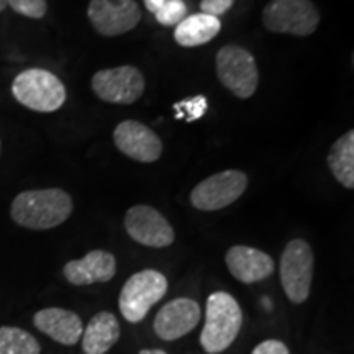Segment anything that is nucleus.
<instances>
[{
    "mask_svg": "<svg viewBox=\"0 0 354 354\" xmlns=\"http://www.w3.org/2000/svg\"><path fill=\"white\" fill-rule=\"evenodd\" d=\"M0 146H2V145H0Z\"/></svg>",
    "mask_w": 354,
    "mask_h": 354,
    "instance_id": "29",
    "label": "nucleus"
},
{
    "mask_svg": "<svg viewBox=\"0 0 354 354\" xmlns=\"http://www.w3.org/2000/svg\"><path fill=\"white\" fill-rule=\"evenodd\" d=\"M248 187V176L243 171L230 169L218 172L201 184H197L190 192V203L197 210L215 212L236 202Z\"/></svg>",
    "mask_w": 354,
    "mask_h": 354,
    "instance_id": "8",
    "label": "nucleus"
},
{
    "mask_svg": "<svg viewBox=\"0 0 354 354\" xmlns=\"http://www.w3.org/2000/svg\"><path fill=\"white\" fill-rule=\"evenodd\" d=\"M117 272V261L109 251L94 250L81 259L69 261L64 266L66 281L73 286H92L112 281Z\"/></svg>",
    "mask_w": 354,
    "mask_h": 354,
    "instance_id": "15",
    "label": "nucleus"
},
{
    "mask_svg": "<svg viewBox=\"0 0 354 354\" xmlns=\"http://www.w3.org/2000/svg\"><path fill=\"white\" fill-rule=\"evenodd\" d=\"M263 24L272 33L308 37L318 28L320 12L312 0H271L263 10Z\"/></svg>",
    "mask_w": 354,
    "mask_h": 354,
    "instance_id": "5",
    "label": "nucleus"
},
{
    "mask_svg": "<svg viewBox=\"0 0 354 354\" xmlns=\"http://www.w3.org/2000/svg\"><path fill=\"white\" fill-rule=\"evenodd\" d=\"M215 68L220 82L238 99H250L258 88V66L254 56L245 48L234 44L220 48Z\"/></svg>",
    "mask_w": 354,
    "mask_h": 354,
    "instance_id": "6",
    "label": "nucleus"
},
{
    "mask_svg": "<svg viewBox=\"0 0 354 354\" xmlns=\"http://www.w3.org/2000/svg\"><path fill=\"white\" fill-rule=\"evenodd\" d=\"M187 7H185L184 0H166L165 6L154 13L156 20L165 26H176L185 19Z\"/></svg>",
    "mask_w": 354,
    "mask_h": 354,
    "instance_id": "22",
    "label": "nucleus"
},
{
    "mask_svg": "<svg viewBox=\"0 0 354 354\" xmlns=\"http://www.w3.org/2000/svg\"><path fill=\"white\" fill-rule=\"evenodd\" d=\"M326 162L331 174L343 187L354 189V130L344 133L330 148Z\"/></svg>",
    "mask_w": 354,
    "mask_h": 354,
    "instance_id": "19",
    "label": "nucleus"
},
{
    "mask_svg": "<svg viewBox=\"0 0 354 354\" xmlns=\"http://www.w3.org/2000/svg\"><path fill=\"white\" fill-rule=\"evenodd\" d=\"M313 251L305 240H292L281 256V284L292 304H304L308 299L313 279Z\"/></svg>",
    "mask_w": 354,
    "mask_h": 354,
    "instance_id": "7",
    "label": "nucleus"
},
{
    "mask_svg": "<svg viewBox=\"0 0 354 354\" xmlns=\"http://www.w3.org/2000/svg\"><path fill=\"white\" fill-rule=\"evenodd\" d=\"M176 118L185 122H196L202 118L207 112V99L203 95L190 97V99L180 100L174 104Z\"/></svg>",
    "mask_w": 354,
    "mask_h": 354,
    "instance_id": "21",
    "label": "nucleus"
},
{
    "mask_svg": "<svg viewBox=\"0 0 354 354\" xmlns=\"http://www.w3.org/2000/svg\"><path fill=\"white\" fill-rule=\"evenodd\" d=\"M243 325L240 304L228 292H214L207 299L205 325L201 333V346L209 354L228 349L236 339Z\"/></svg>",
    "mask_w": 354,
    "mask_h": 354,
    "instance_id": "2",
    "label": "nucleus"
},
{
    "mask_svg": "<svg viewBox=\"0 0 354 354\" xmlns=\"http://www.w3.org/2000/svg\"><path fill=\"white\" fill-rule=\"evenodd\" d=\"M120 338V323L110 312H99L91 318L82 331L81 343L86 354H105Z\"/></svg>",
    "mask_w": 354,
    "mask_h": 354,
    "instance_id": "17",
    "label": "nucleus"
},
{
    "mask_svg": "<svg viewBox=\"0 0 354 354\" xmlns=\"http://www.w3.org/2000/svg\"><path fill=\"white\" fill-rule=\"evenodd\" d=\"M127 233L136 243L149 248H166L174 243V228L156 209L135 205L125 215Z\"/></svg>",
    "mask_w": 354,
    "mask_h": 354,
    "instance_id": "11",
    "label": "nucleus"
},
{
    "mask_svg": "<svg viewBox=\"0 0 354 354\" xmlns=\"http://www.w3.org/2000/svg\"><path fill=\"white\" fill-rule=\"evenodd\" d=\"M145 77L133 66L102 69L92 77V91L99 99L110 104L130 105L143 95Z\"/></svg>",
    "mask_w": 354,
    "mask_h": 354,
    "instance_id": "9",
    "label": "nucleus"
},
{
    "mask_svg": "<svg viewBox=\"0 0 354 354\" xmlns=\"http://www.w3.org/2000/svg\"><path fill=\"white\" fill-rule=\"evenodd\" d=\"M73 214V198L63 189L25 190L13 198L10 215L20 227L50 230L59 227Z\"/></svg>",
    "mask_w": 354,
    "mask_h": 354,
    "instance_id": "1",
    "label": "nucleus"
},
{
    "mask_svg": "<svg viewBox=\"0 0 354 354\" xmlns=\"http://www.w3.org/2000/svg\"><path fill=\"white\" fill-rule=\"evenodd\" d=\"M87 15L95 32L104 37L125 35L141 20L140 7L135 0H91Z\"/></svg>",
    "mask_w": 354,
    "mask_h": 354,
    "instance_id": "10",
    "label": "nucleus"
},
{
    "mask_svg": "<svg viewBox=\"0 0 354 354\" xmlns=\"http://www.w3.org/2000/svg\"><path fill=\"white\" fill-rule=\"evenodd\" d=\"M113 141L125 156L138 162H154L161 158L162 141L151 128L136 120L118 123Z\"/></svg>",
    "mask_w": 354,
    "mask_h": 354,
    "instance_id": "12",
    "label": "nucleus"
},
{
    "mask_svg": "<svg viewBox=\"0 0 354 354\" xmlns=\"http://www.w3.org/2000/svg\"><path fill=\"white\" fill-rule=\"evenodd\" d=\"M138 354H167V353L162 351V349H141Z\"/></svg>",
    "mask_w": 354,
    "mask_h": 354,
    "instance_id": "27",
    "label": "nucleus"
},
{
    "mask_svg": "<svg viewBox=\"0 0 354 354\" xmlns=\"http://www.w3.org/2000/svg\"><path fill=\"white\" fill-rule=\"evenodd\" d=\"M7 7L28 19H43L46 15V0H7Z\"/></svg>",
    "mask_w": 354,
    "mask_h": 354,
    "instance_id": "23",
    "label": "nucleus"
},
{
    "mask_svg": "<svg viewBox=\"0 0 354 354\" xmlns=\"http://www.w3.org/2000/svg\"><path fill=\"white\" fill-rule=\"evenodd\" d=\"M33 325L50 336L53 342L64 344V346H74L81 342L84 325L81 317L71 310L50 307L38 310L33 317Z\"/></svg>",
    "mask_w": 354,
    "mask_h": 354,
    "instance_id": "16",
    "label": "nucleus"
},
{
    "mask_svg": "<svg viewBox=\"0 0 354 354\" xmlns=\"http://www.w3.org/2000/svg\"><path fill=\"white\" fill-rule=\"evenodd\" d=\"M221 30V21L207 13H194L176 25L174 39L184 48H196L209 43Z\"/></svg>",
    "mask_w": 354,
    "mask_h": 354,
    "instance_id": "18",
    "label": "nucleus"
},
{
    "mask_svg": "<svg viewBox=\"0 0 354 354\" xmlns=\"http://www.w3.org/2000/svg\"><path fill=\"white\" fill-rule=\"evenodd\" d=\"M251 354H290V351L279 339H266V342L259 343Z\"/></svg>",
    "mask_w": 354,
    "mask_h": 354,
    "instance_id": "25",
    "label": "nucleus"
},
{
    "mask_svg": "<svg viewBox=\"0 0 354 354\" xmlns=\"http://www.w3.org/2000/svg\"><path fill=\"white\" fill-rule=\"evenodd\" d=\"M166 0H145V7L151 13H156L159 8L165 6Z\"/></svg>",
    "mask_w": 354,
    "mask_h": 354,
    "instance_id": "26",
    "label": "nucleus"
},
{
    "mask_svg": "<svg viewBox=\"0 0 354 354\" xmlns=\"http://www.w3.org/2000/svg\"><path fill=\"white\" fill-rule=\"evenodd\" d=\"M225 263L232 276L243 284H254L271 277L276 264L264 251L256 248L236 245L232 246L225 254Z\"/></svg>",
    "mask_w": 354,
    "mask_h": 354,
    "instance_id": "14",
    "label": "nucleus"
},
{
    "mask_svg": "<svg viewBox=\"0 0 354 354\" xmlns=\"http://www.w3.org/2000/svg\"><path fill=\"white\" fill-rule=\"evenodd\" d=\"M234 0H202L201 8L202 13H207V15L216 17L218 19L220 15L227 13L230 8L233 7Z\"/></svg>",
    "mask_w": 354,
    "mask_h": 354,
    "instance_id": "24",
    "label": "nucleus"
},
{
    "mask_svg": "<svg viewBox=\"0 0 354 354\" xmlns=\"http://www.w3.org/2000/svg\"><path fill=\"white\" fill-rule=\"evenodd\" d=\"M41 346L28 331L17 326H0V354H39Z\"/></svg>",
    "mask_w": 354,
    "mask_h": 354,
    "instance_id": "20",
    "label": "nucleus"
},
{
    "mask_svg": "<svg viewBox=\"0 0 354 354\" xmlns=\"http://www.w3.org/2000/svg\"><path fill=\"white\" fill-rule=\"evenodd\" d=\"M7 8V0H0V12H3Z\"/></svg>",
    "mask_w": 354,
    "mask_h": 354,
    "instance_id": "28",
    "label": "nucleus"
},
{
    "mask_svg": "<svg viewBox=\"0 0 354 354\" xmlns=\"http://www.w3.org/2000/svg\"><path fill=\"white\" fill-rule=\"evenodd\" d=\"M202 317L201 305L196 300L180 297L167 302L154 318V333L165 342H176L190 333Z\"/></svg>",
    "mask_w": 354,
    "mask_h": 354,
    "instance_id": "13",
    "label": "nucleus"
},
{
    "mask_svg": "<svg viewBox=\"0 0 354 354\" xmlns=\"http://www.w3.org/2000/svg\"><path fill=\"white\" fill-rule=\"evenodd\" d=\"M12 94L19 104L39 113L59 110L66 102L64 84L46 69H26L15 77Z\"/></svg>",
    "mask_w": 354,
    "mask_h": 354,
    "instance_id": "3",
    "label": "nucleus"
},
{
    "mask_svg": "<svg viewBox=\"0 0 354 354\" xmlns=\"http://www.w3.org/2000/svg\"><path fill=\"white\" fill-rule=\"evenodd\" d=\"M167 279L154 269H145L128 279L122 287L118 307L127 322L140 323L145 320L153 305L166 295Z\"/></svg>",
    "mask_w": 354,
    "mask_h": 354,
    "instance_id": "4",
    "label": "nucleus"
}]
</instances>
